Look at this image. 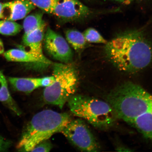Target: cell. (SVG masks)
<instances>
[{"label": "cell", "instance_id": "obj_1", "mask_svg": "<svg viewBox=\"0 0 152 152\" xmlns=\"http://www.w3.org/2000/svg\"><path fill=\"white\" fill-rule=\"evenodd\" d=\"M104 45L106 59L121 72L137 73L152 61V44L141 29L121 32Z\"/></svg>", "mask_w": 152, "mask_h": 152}, {"label": "cell", "instance_id": "obj_2", "mask_svg": "<svg viewBox=\"0 0 152 152\" xmlns=\"http://www.w3.org/2000/svg\"><path fill=\"white\" fill-rule=\"evenodd\" d=\"M107 102L117 118L129 124L152 107V95L140 86L126 82L110 92Z\"/></svg>", "mask_w": 152, "mask_h": 152}, {"label": "cell", "instance_id": "obj_3", "mask_svg": "<svg viewBox=\"0 0 152 152\" xmlns=\"http://www.w3.org/2000/svg\"><path fill=\"white\" fill-rule=\"evenodd\" d=\"M70 115L53 110H43L34 115L26 126L17 146L20 151L31 152L37 144L61 132L71 120Z\"/></svg>", "mask_w": 152, "mask_h": 152}, {"label": "cell", "instance_id": "obj_4", "mask_svg": "<svg viewBox=\"0 0 152 152\" xmlns=\"http://www.w3.org/2000/svg\"><path fill=\"white\" fill-rule=\"evenodd\" d=\"M67 102L72 113L98 129L110 128L113 126L117 118L113 108L107 102L77 94L74 95Z\"/></svg>", "mask_w": 152, "mask_h": 152}, {"label": "cell", "instance_id": "obj_5", "mask_svg": "<svg viewBox=\"0 0 152 152\" xmlns=\"http://www.w3.org/2000/svg\"><path fill=\"white\" fill-rule=\"evenodd\" d=\"M53 72L54 81L44 90L43 100L47 104L58 106L62 109L64 104L75 95L78 78L75 67L68 64H54Z\"/></svg>", "mask_w": 152, "mask_h": 152}, {"label": "cell", "instance_id": "obj_6", "mask_svg": "<svg viewBox=\"0 0 152 152\" xmlns=\"http://www.w3.org/2000/svg\"><path fill=\"white\" fill-rule=\"evenodd\" d=\"M61 132L81 151L98 152L100 146L85 123L80 119L71 120Z\"/></svg>", "mask_w": 152, "mask_h": 152}, {"label": "cell", "instance_id": "obj_7", "mask_svg": "<svg viewBox=\"0 0 152 152\" xmlns=\"http://www.w3.org/2000/svg\"><path fill=\"white\" fill-rule=\"evenodd\" d=\"M45 49L53 58L63 63L72 60L73 53L67 42L61 35L48 28L44 35Z\"/></svg>", "mask_w": 152, "mask_h": 152}, {"label": "cell", "instance_id": "obj_8", "mask_svg": "<svg viewBox=\"0 0 152 152\" xmlns=\"http://www.w3.org/2000/svg\"><path fill=\"white\" fill-rule=\"evenodd\" d=\"M91 13L79 0H55L52 14L63 20H73L86 17Z\"/></svg>", "mask_w": 152, "mask_h": 152}, {"label": "cell", "instance_id": "obj_9", "mask_svg": "<svg viewBox=\"0 0 152 152\" xmlns=\"http://www.w3.org/2000/svg\"><path fill=\"white\" fill-rule=\"evenodd\" d=\"M45 26L44 23L37 29L24 35L23 38V45L28 48V52L39 61L43 67L52 64V62L44 56L42 52V43L44 38Z\"/></svg>", "mask_w": 152, "mask_h": 152}, {"label": "cell", "instance_id": "obj_10", "mask_svg": "<svg viewBox=\"0 0 152 152\" xmlns=\"http://www.w3.org/2000/svg\"><path fill=\"white\" fill-rule=\"evenodd\" d=\"M36 8L28 0H15L3 4L1 18L4 20L15 21L25 18Z\"/></svg>", "mask_w": 152, "mask_h": 152}, {"label": "cell", "instance_id": "obj_11", "mask_svg": "<svg viewBox=\"0 0 152 152\" xmlns=\"http://www.w3.org/2000/svg\"><path fill=\"white\" fill-rule=\"evenodd\" d=\"M8 80L13 90L25 94L41 87V78L9 77Z\"/></svg>", "mask_w": 152, "mask_h": 152}, {"label": "cell", "instance_id": "obj_12", "mask_svg": "<svg viewBox=\"0 0 152 152\" xmlns=\"http://www.w3.org/2000/svg\"><path fill=\"white\" fill-rule=\"evenodd\" d=\"M144 137L152 140V107L129 124Z\"/></svg>", "mask_w": 152, "mask_h": 152}, {"label": "cell", "instance_id": "obj_13", "mask_svg": "<svg viewBox=\"0 0 152 152\" xmlns=\"http://www.w3.org/2000/svg\"><path fill=\"white\" fill-rule=\"evenodd\" d=\"M7 82L3 72L0 71V102L16 115H20L21 112L11 96Z\"/></svg>", "mask_w": 152, "mask_h": 152}, {"label": "cell", "instance_id": "obj_14", "mask_svg": "<svg viewBox=\"0 0 152 152\" xmlns=\"http://www.w3.org/2000/svg\"><path fill=\"white\" fill-rule=\"evenodd\" d=\"M4 56L9 61L30 63L41 64L39 61L28 51L19 49H12L4 53ZM43 68V67H42Z\"/></svg>", "mask_w": 152, "mask_h": 152}, {"label": "cell", "instance_id": "obj_15", "mask_svg": "<svg viewBox=\"0 0 152 152\" xmlns=\"http://www.w3.org/2000/svg\"><path fill=\"white\" fill-rule=\"evenodd\" d=\"M43 16L42 12H38L26 17L24 20L23 26L24 31V35L37 29L45 23L43 20Z\"/></svg>", "mask_w": 152, "mask_h": 152}, {"label": "cell", "instance_id": "obj_16", "mask_svg": "<svg viewBox=\"0 0 152 152\" xmlns=\"http://www.w3.org/2000/svg\"><path fill=\"white\" fill-rule=\"evenodd\" d=\"M66 40L76 51H79L85 47L86 43L83 33L77 30L70 29L66 33Z\"/></svg>", "mask_w": 152, "mask_h": 152}, {"label": "cell", "instance_id": "obj_17", "mask_svg": "<svg viewBox=\"0 0 152 152\" xmlns=\"http://www.w3.org/2000/svg\"><path fill=\"white\" fill-rule=\"evenodd\" d=\"M23 26L12 21L0 20V34L3 35L14 36L21 31Z\"/></svg>", "mask_w": 152, "mask_h": 152}, {"label": "cell", "instance_id": "obj_18", "mask_svg": "<svg viewBox=\"0 0 152 152\" xmlns=\"http://www.w3.org/2000/svg\"><path fill=\"white\" fill-rule=\"evenodd\" d=\"M83 34L86 40L89 42L104 45L107 42L99 32L94 28H87Z\"/></svg>", "mask_w": 152, "mask_h": 152}, {"label": "cell", "instance_id": "obj_19", "mask_svg": "<svg viewBox=\"0 0 152 152\" xmlns=\"http://www.w3.org/2000/svg\"><path fill=\"white\" fill-rule=\"evenodd\" d=\"M35 7L48 14H52L55 0H28Z\"/></svg>", "mask_w": 152, "mask_h": 152}, {"label": "cell", "instance_id": "obj_20", "mask_svg": "<svg viewBox=\"0 0 152 152\" xmlns=\"http://www.w3.org/2000/svg\"><path fill=\"white\" fill-rule=\"evenodd\" d=\"M52 148V144L48 140L37 144L31 152H49Z\"/></svg>", "mask_w": 152, "mask_h": 152}, {"label": "cell", "instance_id": "obj_21", "mask_svg": "<svg viewBox=\"0 0 152 152\" xmlns=\"http://www.w3.org/2000/svg\"><path fill=\"white\" fill-rule=\"evenodd\" d=\"M11 142L0 136V152L8 151L11 145Z\"/></svg>", "mask_w": 152, "mask_h": 152}, {"label": "cell", "instance_id": "obj_22", "mask_svg": "<svg viewBox=\"0 0 152 152\" xmlns=\"http://www.w3.org/2000/svg\"><path fill=\"white\" fill-rule=\"evenodd\" d=\"M54 81V77L53 75L41 78V87H47L52 85Z\"/></svg>", "mask_w": 152, "mask_h": 152}, {"label": "cell", "instance_id": "obj_23", "mask_svg": "<svg viewBox=\"0 0 152 152\" xmlns=\"http://www.w3.org/2000/svg\"><path fill=\"white\" fill-rule=\"evenodd\" d=\"M113 1L123 3L124 4H129L132 2L133 1H134V0H113Z\"/></svg>", "mask_w": 152, "mask_h": 152}, {"label": "cell", "instance_id": "obj_24", "mask_svg": "<svg viewBox=\"0 0 152 152\" xmlns=\"http://www.w3.org/2000/svg\"><path fill=\"white\" fill-rule=\"evenodd\" d=\"M4 48L2 41L0 39V54L4 53Z\"/></svg>", "mask_w": 152, "mask_h": 152}, {"label": "cell", "instance_id": "obj_25", "mask_svg": "<svg viewBox=\"0 0 152 152\" xmlns=\"http://www.w3.org/2000/svg\"><path fill=\"white\" fill-rule=\"evenodd\" d=\"M3 5V4L0 3V18H1L2 10Z\"/></svg>", "mask_w": 152, "mask_h": 152}, {"label": "cell", "instance_id": "obj_26", "mask_svg": "<svg viewBox=\"0 0 152 152\" xmlns=\"http://www.w3.org/2000/svg\"><path fill=\"white\" fill-rule=\"evenodd\" d=\"M140 1H142V0H140Z\"/></svg>", "mask_w": 152, "mask_h": 152}, {"label": "cell", "instance_id": "obj_27", "mask_svg": "<svg viewBox=\"0 0 152 152\" xmlns=\"http://www.w3.org/2000/svg\"></svg>", "mask_w": 152, "mask_h": 152}]
</instances>
